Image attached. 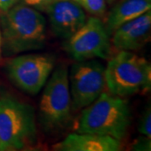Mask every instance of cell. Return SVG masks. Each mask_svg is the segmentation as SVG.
<instances>
[{
    "mask_svg": "<svg viewBox=\"0 0 151 151\" xmlns=\"http://www.w3.org/2000/svg\"><path fill=\"white\" fill-rule=\"evenodd\" d=\"M2 52L5 55L21 54L44 47L46 19L40 11L18 3L0 17Z\"/></svg>",
    "mask_w": 151,
    "mask_h": 151,
    "instance_id": "1",
    "label": "cell"
},
{
    "mask_svg": "<svg viewBox=\"0 0 151 151\" xmlns=\"http://www.w3.org/2000/svg\"><path fill=\"white\" fill-rule=\"evenodd\" d=\"M130 124L131 111L125 97L103 92L82 109L75 130L76 133L110 136L121 140L127 134Z\"/></svg>",
    "mask_w": 151,
    "mask_h": 151,
    "instance_id": "2",
    "label": "cell"
},
{
    "mask_svg": "<svg viewBox=\"0 0 151 151\" xmlns=\"http://www.w3.org/2000/svg\"><path fill=\"white\" fill-rule=\"evenodd\" d=\"M37 143L31 105L8 92H0V151L25 150Z\"/></svg>",
    "mask_w": 151,
    "mask_h": 151,
    "instance_id": "3",
    "label": "cell"
},
{
    "mask_svg": "<svg viewBox=\"0 0 151 151\" xmlns=\"http://www.w3.org/2000/svg\"><path fill=\"white\" fill-rule=\"evenodd\" d=\"M106 87L111 94L121 97L150 92V63L132 51L119 50L105 67Z\"/></svg>",
    "mask_w": 151,
    "mask_h": 151,
    "instance_id": "4",
    "label": "cell"
},
{
    "mask_svg": "<svg viewBox=\"0 0 151 151\" xmlns=\"http://www.w3.org/2000/svg\"><path fill=\"white\" fill-rule=\"evenodd\" d=\"M50 75L44 86L39 106L40 122L47 132L64 128L72 111L67 68L60 65Z\"/></svg>",
    "mask_w": 151,
    "mask_h": 151,
    "instance_id": "5",
    "label": "cell"
},
{
    "mask_svg": "<svg viewBox=\"0 0 151 151\" xmlns=\"http://www.w3.org/2000/svg\"><path fill=\"white\" fill-rule=\"evenodd\" d=\"M64 48L76 61L108 59L111 54L110 35L100 18L89 17L83 26L66 40Z\"/></svg>",
    "mask_w": 151,
    "mask_h": 151,
    "instance_id": "6",
    "label": "cell"
},
{
    "mask_svg": "<svg viewBox=\"0 0 151 151\" xmlns=\"http://www.w3.org/2000/svg\"><path fill=\"white\" fill-rule=\"evenodd\" d=\"M54 66L51 55L25 54L12 58L6 65V70L9 80L19 89L36 95L45 85Z\"/></svg>",
    "mask_w": 151,
    "mask_h": 151,
    "instance_id": "7",
    "label": "cell"
},
{
    "mask_svg": "<svg viewBox=\"0 0 151 151\" xmlns=\"http://www.w3.org/2000/svg\"><path fill=\"white\" fill-rule=\"evenodd\" d=\"M69 86L72 111L83 109L106 88L105 67L94 59L77 61L70 68Z\"/></svg>",
    "mask_w": 151,
    "mask_h": 151,
    "instance_id": "8",
    "label": "cell"
},
{
    "mask_svg": "<svg viewBox=\"0 0 151 151\" xmlns=\"http://www.w3.org/2000/svg\"><path fill=\"white\" fill-rule=\"evenodd\" d=\"M56 37L67 40L86 21L85 10L75 0H53L44 10Z\"/></svg>",
    "mask_w": 151,
    "mask_h": 151,
    "instance_id": "9",
    "label": "cell"
},
{
    "mask_svg": "<svg viewBox=\"0 0 151 151\" xmlns=\"http://www.w3.org/2000/svg\"><path fill=\"white\" fill-rule=\"evenodd\" d=\"M151 12L122 24L112 34L111 44L118 50L134 51L142 49L150 40Z\"/></svg>",
    "mask_w": 151,
    "mask_h": 151,
    "instance_id": "10",
    "label": "cell"
},
{
    "mask_svg": "<svg viewBox=\"0 0 151 151\" xmlns=\"http://www.w3.org/2000/svg\"><path fill=\"white\" fill-rule=\"evenodd\" d=\"M59 151H118L121 150L120 140L110 136L75 133L69 134L53 146Z\"/></svg>",
    "mask_w": 151,
    "mask_h": 151,
    "instance_id": "11",
    "label": "cell"
},
{
    "mask_svg": "<svg viewBox=\"0 0 151 151\" xmlns=\"http://www.w3.org/2000/svg\"><path fill=\"white\" fill-rule=\"evenodd\" d=\"M151 0H119L108 12L105 27L112 35L118 28L150 10Z\"/></svg>",
    "mask_w": 151,
    "mask_h": 151,
    "instance_id": "12",
    "label": "cell"
},
{
    "mask_svg": "<svg viewBox=\"0 0 151 151\" xmlns=\"http://www.w3.org/2000/svg\"><path fill=\"white\" fill-rule=\"evenodd\" d=\"M84 10L92 16L102 18L107 9L106 0H75Z\"/></svg>",
    "mask_w": 151,
    "mask_h": 151,
    "instance_id": "13",
    "label": "cell"
},
{
    "mask_svg": "<svg viewBox=\"0 0 151 151\" xmlns=\"http://www.w3.org/2000/svg\"><path fill=\"white\" fill-rule=\"evenodd\" d=\"M139 132L141 134L150 139L151 137V112L150 108H147L140 117L139 126Z\"/></svg>",
    "mask_w": 151,
    "mask_h": 151,
    "instance_id": "14",
    "label": "cell"
},
{
    "mask_svg": "<svg viewBox=\"0 0 151 151\" xmlns=\"http://www.w3.org/2000/svg\"><path fill=\"white\" fill-rule=\"evenodd\" d=\"M22 2L28 6H30L34 9L39 11H42L45 9V8L53 1V0H21Z\"/></svg>",
    "mask_w": 151,
    "mask_h": 151,
    "instance_id": "15",
    "label": "cell"
},
{
    "mask_svg": "<svg viewBox=\"0 0 151 151\" xmlns=\"http://www.w3.org/2000/svg\"><path fill=\"white\" fill-rule=\"evenodd\" d=\"M19 2V0H0V10L6 12Z\"/></svg>",
    "mask_w": 151,
    "mask_h": 151,
    "instance_id": "16",
    "label": "cell"
},
{
    "mask_svg": "<svg viewBox=\"0 0 151 151\" xmlns=\"http://www.w3.org/2000/svg\"><path fill=\"white\" fill-rule=\"evenodd\" d=\"M2 55V37H1V29H0V58Z\"/></svg>",
    "mask_w": 151,
    "mask_h": 151,
    "instance_id": "17",
    "label": "cell"
},
{
    "mask_svg": "<svg viewBox=\"0 0 151 151\" xmlns=\"http://www.w3.org/2000/svg\"><path fill=\"white\" fill-rule=\"evenodd\" d=\"M110 2H113V1H114V0H109Z\"/></svg>",
    "mask_w": 151,
    "mask_h": 151,
    "instance_id": "18",
    "label": "cell"
}]
</instances>
